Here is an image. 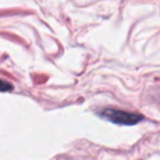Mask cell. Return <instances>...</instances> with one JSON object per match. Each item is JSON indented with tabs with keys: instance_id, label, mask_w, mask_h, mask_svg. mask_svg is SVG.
Here are the masks:
<instances>
[{
	"instance_id": "cell-1",
	"label": "cell",
	"mask_w": 160,
	"mask_h": 160,
	"mask_svg": "<svg viewBox=\"0 0 160 160\" xmlns=\"http://www.w3.org/2000/svg\"><path fill=\"white\" fill-rule=\"evenodd\" d=\"M101 115L105 118V120L110 121L112 123H116V124H122V125H134L137 124L138 122L142 120V115L134 113H128V112L124 111H118V110L113 109H107L101 113Z\"/></svg>"
},
{
	"instance_id": "cell-2",
	"label": "cell",
	"mask_w": 160,
	"mask_h": 160,
	"mask_svg": "<svg viewBox=\"0 0 160 160\" xmlns=\"http://www.w3.org/2000/svg\"><path fill=\"white\" fill-rule=\"evenodd\" d=\"M12 90V85L5 80L0 79V91H10Z\"/></svg>"
}]
</instances>
